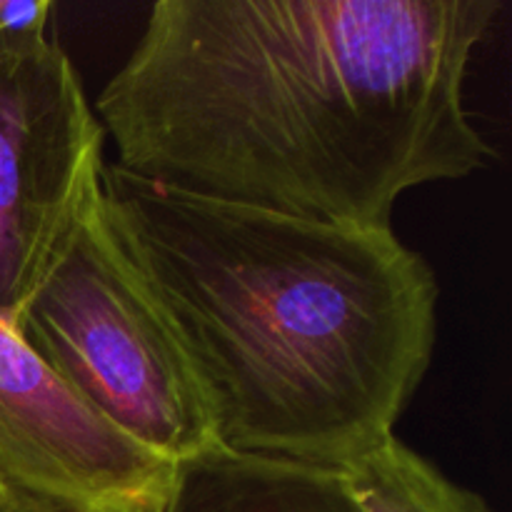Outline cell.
<instances>
[{
  "label": "cell",
  "mask_w": 512,
  "mask_h": 512,
  "mask_svg": "<svg viewBox=\"0 0 512 512\" xmlns=\"http://www.w3.org/2000/svg\"><path fill=\"white\" fill-rule=\"evenodd\" d=\"M105 130L48 33L0 35V318L13 323L103 195Z\"/></svg>",
  "instance_id": "277c9868"
},
{
  "label": "cell",
  "mask_w": 512,
  "mask_h": 512,
  "mask_svg": "<svg viewBox=\"0 0 512 512\" xmlns=\"http://www.w3.org/2000/svg\"><path fill=\"white\" fill-rule=\"evenodd\" d=\"M53 13L50 0H0V35L48 33Z\"/></svg>",
  "instance_id": "ba28073f"
},
{
  "label": "cell",
  "mask_w": 512,
  "mask_h": 512,
  "mask_svg": "<svg viewBox=\"0 0 512 512\" xmlns=\"http://www.w3.org/2000/svg\"><path fill=\"white\" fill-rule=\"evenodd\" d=\"M500 0H160L95 115L120 170L290 218L393 228L495 150L465 105Z\"/></svg>",
  "instance_id": "6da1fadb"
},
{
  "label": "cell",
  "mask_w": 512,
  "mask_h": 512,
  "mask_svg": "<svg viewBox=\"0 0 512 512\" xmlns=\"http://www.w3.org/2000/svg\"><path fill=\"white\" fill-rule=\"evenodd\" d=\"M103 208L220 448L345 470L393 438L433 363L440 300L393 228L223 203L118 165L103 170Z\"/></svg>",
  "instance_id": "7a4b0ae2"
},
{
  "label": "cell",
  "mask_w": 512,
  "mask_h": 512,
  "mask_svg": "<svg viewBox=\"0 0 512 512\" xmlns=\"http://www.w3.org/2000/svg\"><path fill=\"white\" fill-rule=\"evenodd\" d=\"M0 512H60L50 505L35 503V500H25V498H13L8 505H3Z\"/></svg>",
  "instance_id": "9c48e42d"
},
{
  "label": "cell",
  "mask_w": 512,
  "mask_h": 512,
  "mask_svg": "<svg viewBox=\"0 0 512 512\" xmlns=\"http://www.w3.org/2000/svg\"><path fill=\"white\" fill-rule=\"evenodd\" d=\"M340 473L360 512H495L395 435Z\"/></svg>",
  "instance_id": "52a82bcc"
},
{
  "label": "cell",
  "mask_w": 512,
  "mask_h": 512,
  "mask_svg": "<svg viewBox=\"0 0 512 512\" xmlns=\"http://www.w3.org/2000/svg\"><path fill=\"white\" fill-rule=\"evenodd\" d=\"M175 475L95 415L0 318V485L60 512H165Z\"/></svg>",
  "instance_id": "5b68a950"
},
{
  "label": "cell",
  "mask_w": 512,
  "mask_h": 512,
  "mask_svg": "<svg viewBox=\"0 0 512 512\" xmlns=\"http://www.w3.org/2000/svg\"><path fill=\"white\" fill-rule=\"evenodd\" d=\"M13 498H18V495H13L8 488H5V485H0V508H3V505H8Z\"/></svg>",
  "instance_id": "30bf717a"
},
{
  "label": "cell",
  "mask_w": 512,
  "mask_h": 512,
  "mask_svg": "<svg viewBox=\"0 0 512 512\" xmlns=\"http://www.w3.org/2000/svg\"><path fill=\"white\" fill-rule=\"evenodd\" d=\"M10 328L148 453L183 468L223 450L173 328L110 230L103 195Z\"/></svg>",
  "instance_id": "3957f363"
},
{
  "label": "cell",
  "mask_w": 512,
  "mask_h": 512,
  "mask_svg": "<svg viewBox=\"0 0 512 512\" xmlns=\"http://www.w3.org/2000/svg\"><path fill=\"white\" fill-rule=\"evenodd\" d=\"M165 512H360L343 473L228 450L178 468Z\"/></svg>",
  "instance_id": "8992f818"
}]
</instances>
